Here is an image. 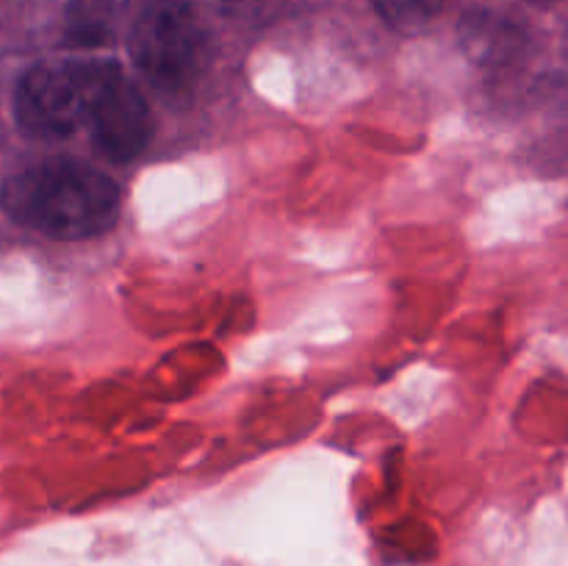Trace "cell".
I'll use <instances>...</instances> for the list:
<instances>
[{
	"label": "cell",
	"mask_w": 568,
	"mask_h": 566,
	"mask_svg": "<svg viewBox=\"0 0 568 566\" xmlns=\"http://www.w3.org/2000/svg\"><path fill=\"white\" fill-rule=\"evenodd\" d=\"M372 3L388 26L399 28V31H416V28L427 26L447 0H372Z\"/></svg>",
	"instance_id": "6"
},
{
	"label": "cell",
	"mask_w": 568,
	"mask_h": 566,
	"mask_svg": "<svg viewBox=\"0 0 568 566\" xmlns=\"http://www.w3.org/2000/svg\"><path fill=\"white\" fill-rule=\"evenodd\" d=\"M231 3L242 6V9H258V6L270 3V0H231Z\"/></svg>",
	"instance_id": "7"
},
{
	"label": "cell",
	"mask_w": 568,
	"mask_h": 566,
	"mask_svg": "<svg viewBox=\"0 0 568 566\" xmlns=\"http://www.w3.org/2000/svg\"><path fill=\"white\" fill-rule=\"evenodd\" d=\"M87 125L100 153L116 164L136 159L153 137V117H150L148 100L114 61H105L103 75L94 89L92 103H89Z\"/></svg>",
	"instance_id": "4"
},
{
	"label": "cell",
	"mask_w": 568,
	"mask_h": 566,
	"mask_svg": "<svg viewBox=\"0 0 568 566\" xmlns=\"http://www.w3.org/2000/svg\"><path fill=\"white\" fill-rule=\"evenodd\" d=\"M9 216L53 239H92L120 214V189L94 166L53 159L17 172L3 189Z\"/></svg>",
	"instance_id": "1"
},
{
	"label": "cell",
	"mask_w": 568,
	"mask_h": 566,
	"mask_svg": "<svg viewBox=\"0 0 568 566\" xmlns=\"http://www.w3.org/2000/svg\"><path fill=\"white\" fill-rule=\"evenodd\" d=\"M111 0H70L67 3V37L75 44H100L109 39Z\"/></svg>",
	"instance_id": "5"
},
{
	"label": "cell",
	"mask_w": 568,
	"mask_h": 566,
	"mask_svg": "<svg viewBox=\"0 0 568 566\" xmlns=\"http://www.w3.org/2000/svg\"><path fill=\"white\" fill-rule=\"evenodd\" d=\"M105 61H48L14 89L17 125L33 139H64L87 122Z\"/></svg>",
	"instance_id": "3"
},
{
	"label": "cell",
	"mask_w": 568,
	"mask_h": 566,
	"mask_svg": "<svg viewBox=\"0 0 568 566\" xmlns=\"http://www.w3.org/2000/svg\"><path fill=\"white\" fill-rule=\"evenodd\" d=\"M131 55L159 89H186L209 55V33L189 0H148L131 28Z\"/></svg>",
	"instance_id": "2"
}]
</instances>
